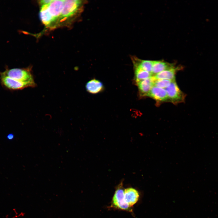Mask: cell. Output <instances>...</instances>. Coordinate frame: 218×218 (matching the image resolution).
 <instances>
[{"instance_id":"10","label":"cell","mask_w":218,"mask_h":218,"mask_svg":"<svg viewBox=\"0 0 218 218\" xmlns=\"http://www.w3.org/2000/svg\"><path fill=\"white\" fill-rule=\"evenodd\" d=\"M181 68L175 67L165 70L152 76L154 79H164L173 81L175 80V75L177 71Z\"/></svg>"},{"instance_id":"13","label":"cell","mask_w":218,"mask_h":218,"mask_svg":"<svg viewBox=\"0 0 218 218\" xmlns=\"http://www.w3.org/2000/svg\"><path fill=\"white\" fill-rule=\"evenodd\" d=\"M172 81H171L166 79H154V86L162 88H166L169 86Z\"/></svg>"},{"instance_id":"2","label":"cell","mask_w":218,"mask_h":218,"mask_svg":"<svg viewBox=\"0 0 218 218\" xmlns=\"http://www.w3.org/2000/svg\"><path fill=\"white\" fill-rule=\"evenodd\" d=\"M165 89L170 101L176 104L184 101L185 97L184 94L180 89L175 80L172 81Z\"/></svg>"},{"instance_id":"15","label":"cell","mask_w":218,"mask_h":218,"mask_svg":"<svg viewBox=\"0 0 218 218\" xmlns=\"http://www.w3.org/2000/svg\"><path fill=\"white\" fill-rule=\"evenodd\" d=\"M14 137V135L13 134H9L7 137V138L9 140H12Z\"/></svg>"},{"instance_id":"4","label":"cell","mask_w":218,"mask_h":218,"mask_svg":"<svg viewBox=\"0 0 218 218\" xmlns=\"http://www.w3.org/2000/svg\"><path fill=\"white\" fill-rule=\"evenodd\" d=\"M112 203L116 207L125 210H130V207L125 202L124 198V190L123 183L121 182L118 185L114 196Z\"/></svg>"},{"instance_id":"14","label":"cell","mask_w":218,"mask_h":218,"mask_svg":"<svg viewBox=\"0 0 218 218\" xmlns=\"http://www.w3.org/2000/svg\"><path fill=\"white\" fill-rule=\"evenodd\" d=\"M52 0H43L39 1V3L40 6L47 4L51 2Z\"/></svg>"},{"instance_id":"12","label":"cell","mask_w":218,"mask_h":218,"mask_svg":"<svg viewBox=\"0 0 218 218\" xmlns=\"http://www.w3.org/2000/svg\"><path fill=\"white\" fill-rule=\"evenodd\" d=\"M131 59L133 63L136 64L144 70L151 73L153 61L141 59L135 56H132Z\"/></svg>"},{"instance_id":"7","label":"cell","mask_w":218,"mask_h":218,"mask_svg":"<svg viewBox=\"0 0 218 218\" xmlns=\"http://www.w3.org/2000/svg\"><path fill=\"white\" fill-rule=\"evenodd\" d=\"M139 197V193L136 189L130 187L124 190V200L130 207L137 203Z\"/></svg>"},{"instance_id":"3","label":"cell","mask_w":218,"mask_h":218,"mask_svg":"<svg viewBox=\"0 0 218 218\" xmlns=\"http://www.w3.org/2000/svg\"><path fill=\"white\" fill-rule=\"evenodd\" d=\"M0 79L2 85L10 90H22L28 87H34L36 85L35 83L22 82L2 74Z\"/></svg>"},{"instance_id":"6","label":"cell","mask_w":218,"mask_h":218,"mask_svg":"<svg viewBox=\"0 0 218 218\" xmlns=\"http://www.w3.org/2000/svg\"><path fill=\"white\" fill-rule=\"evenodd\" d=\"M154 79L151 76L141 81L136 84L137 85L140 97L146 96L152 87L154 86Z\"/></svg>"},{"instance_id":"5","label":"cell","mask_w":218,"mask_h":218,"mask_svg":"<svg viewBox=\"0 0 218 218\" xmlns=\"http://www.w3.org/2000/svg\"><path fill=\"white\" fill-rule=\"evenodd\" d=\"M146 96L149 97L160 102L168 101L165 89L153 86Z\"/></svg>"},{"instance_id":"9","label":"cell","mask_w":218,"mask_h":218,"mask_svg":"<svg viewBox=\"0 0 218 218\" xmlns=\"http://www.w3.org/2000/svg\"><path fill=\"white\" fill-rule=\"evenodd\" d=\"M175 66L174 64L170 63L163 60L153 61L151 74L155 75L165 70Z\"/></svg>"},{"instance_id":"1","label":"cell","mask_w":218,"mask_h":218,"mask_svg":"<svg viewBox=\"0 0 218 218\" xmlns=\"http://www.w3.org/2000/svg\"><path fill=\"white\" fill-rule=\"evenodd\" d=\"M1 74L22 82L35 83L29 68L8 69L2 73Z\"/></svg>"},{"instance_id":"11","label":"cell","mask_w":218,"mask_h":218,"mask_svg":"<svg viewBox=\"0 0 218 218\" xmlns=\"http://www.w3.org/2000/svg\"><path fill=\"white\" fill-rule=\"evenodd\" d=\"M133 64L134 74V81L135 84L141 81L152 76L151 73L143 69L136 64Z\"/></svg>"},{"instance_id":"8","label":"cell","mask_w":218,"mask_h":218,"mask_svg":"<svg viewBox=\"0 0 218 218\" xmlns=\"http://www.w3.org/2000/svg\"><path fill=\"white\" fill-rule=\"evenodd\" d=\"M85 88L88 92L92 94L99 93L102 92L104 89L102 83L95 78L88 81L86 84Z\"/></svg>"}]
</instances>
